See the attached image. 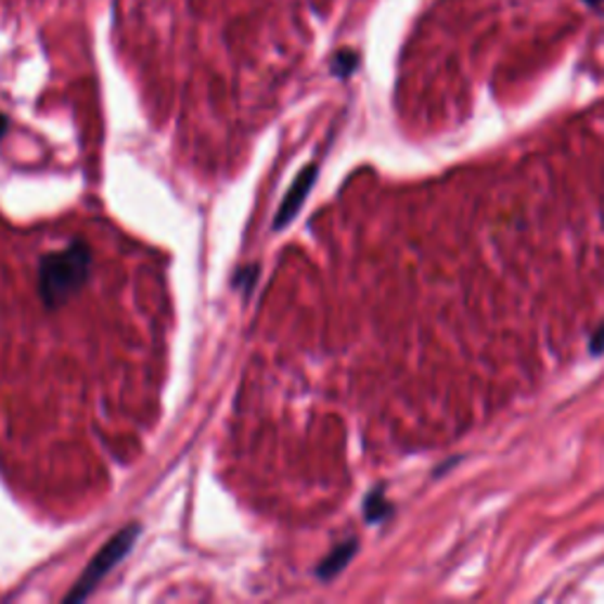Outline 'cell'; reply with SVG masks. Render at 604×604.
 <instances>
[{
	"mask_svg": "<svg viewBox=\"0 0 604 604\" xmlns=\"http://www.w3.org/2000/svg\"><path fill=\"white\" fill-rule=\"evenodd\" d=\"M92 270V253L86 241H72L69 246L48 253L38 267V293L43 303L55 310L83 288Z\"/></svg>",
	"mask_w": 604,
	"mask_h": 604,
	"instance_id": "6da1fadb",
	"label": "cell"
},
{
	"mask_svg": "<svg viewBox=\"0 0 604 604\" xmlns=\"http://www.w3.org/2000/svg\"><path fill=\"white\" fill-rule=\"evenodd\" d=\"M138 536H140V525H130L126 529H120L118 534H114L112 539L100 548V553L90 560V565L86 567L83 574H80V579L74 583L72 593L64 597V602L72 604V602H83L86 597H90V593L100 586L104 576L110 574L118 562L130 553V548L136 545Z\"/></svg>",
	"mask_w": 604,
	"mask_h": 604,
	"instance_id": "7a4b0ae2",
	"label": "cell"
},
{
	"mask_svg": "<svg viewBox=\"0 0 604 604\" xmlns=\"http://www.w3.org/2000/svg\"><path fill=\"white\" fill-rule=\"evenodd\" d=\"M319 178V168L317 166H305L300 170V176L295 178V182L291 184V190L288 194L284 196V201H281V206L277 210V218H274V230H286L288 222H293L295 215H298L300 206L305 204V198L310 196L312 192V187Z\"/></svg>",
	"mask_w": 604,
	"mask_h": 604,
	"instance_id": "3957f363",
	"label": "cell"
},
{
	"mask_svg": "<svg viewBox=\"0 0 604 604\" xmlns=\"http://www.w3.org/2000/svg\"><path fill=\"white\" fill-rule=\"evenodd\" d=\"M357 550H359V541L357 539H350V541H343L340 545H335L331 553L319 562V567H317V579L319 581H331L338 576L347 565H350L352 557L357 555Z\"/></svg>",
	"mask_w": 604,
	"mask_h": 604,
	"instance_id": "277c9868",
	"label": "cell"
},
{
	"mask_svg": "<svg viewBox=\"0 0 604 604\" xmlns=\"http://www.w3.org/2000/svg\"><path fill=\"white\" fill-rule=\"evenodd\" d=\"M390 515H393V503L385 499L383 489H373L367 496V501H364V517H367V522H371V525H378V522L387 519Z\"/></svg>",
	"mask_w": 604,
	"mask_h": 604,
	"instance_id": "5b68a950",
	"label": "cell"
},
{
	"mask_svg": "<svg viewBox=\"0 0 604 604\" xmlns=\"http://www.w3.org/2000/svg\"><path fill=\"white\" fill-rule=\"evenodd\" d=\"M359 66V55L352 50H340L338 55L333 57L331 62V72L338 76V78H347V76H352L355 69Z\"/></svg>",
	"mask_w": 604,
	"mask_h": 604,
	"instance_id": "8992f818",
	"label": "cell"
},
{
	"mask_svg": "<svg viewBox=\"0 0 604 604\" xmlns=\"http://www.w3.org/2000/svg\"><path fill=\"white\" fill-rule=\"evenodd\" d=\"M258 274H260V267L258 265H248L244 267V270H239L236 277H234V286L236 288H244V293L248 295L255 286V281H258Z\"/></svg>",
	"mask_w": 604,
	"mask_h": 604,
	"instance_id": "52a82bcc",
	"label": "cell"
},
{
	"mask_svg": "<svg viewBox=\"0 0 604 604\" xmlns=\"http://www.w3.org/2000/svg\"><path fill=\"white\" fill-rule=\"evenodd\" d=\"M590 355L597 357V355H604V324L590 335Z\"/></svg>",
	"mask_w": 604,
	"mask_h": 604,
	"instance_id": "ba28073f",
	"label": "cell"
},
{
	"mask_svg": "<svg viewBox=\"0 0 604 604\" xmlns=\"http://www.w3.org/2000/svg\"><path fill=\"white\" fill-rule=\"evenodd\" d=\"M5 132H8V118H5L3 114H0V138H3Z\"/></svg>",
	"mask_w": 604,
	"mask_h": 604,
	"instance_id": "9c48e42d",
	"label": "cell"
},
{
	"mask_svg": "<svg viewBox=\"0 0 604 604\" xmlns=\"http://www.w3.org/2000/svg\"><path fill=\"white\" fill-rule=\"evenodd\" d=\"M586 3H588V5H600L602 0H586Z\"/></svg>",
	"mask_w": 604,
	"mask_h": 604,
	"instance_id": "30bf717a",
	"label": "cell"
}]
</instances>
